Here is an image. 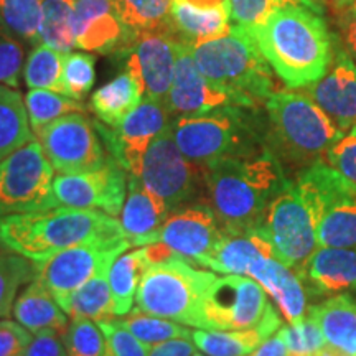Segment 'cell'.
Wrapping results in <instances>:
<instances>
[{
    "label": "cell",
    "mask_w": 356,
    "mask_h": 356,
    "mask_svg": "<svg viewBox=\"0 0 356 356\" xmlns=\"http://www.w3.org/2000/svg\"><path fill=\"white\" fill-rule=\"evenodd\" d=\"M129 248L131 243L127 238L78 244L48 259L33 262L35 277L51 292L58 302L96 275L108 274L118 256Z\"/></svg>",
    "instance_id": "13"
},
{
    "label": "cell",
    "mask_w": 356,
    "mask_h": 356,
    "mask_svg": "<svg viewBox=\"0 0 356 356\" xmlns=\"http://www.w3.org/2000/svg\"><path fill=\"white\" fill-rule=\"evenodd\" d=\"M147 269V262L142 256V249L124 251L111 266L108 279L113 293L114 310L118 317H124L132 310L137 289Z\"/></svg>",
    "instance_id": "32"
},
{
    "label": "cell",
    "mask_w": 356,
    "mask_h": 356,
    "mask_svg": "<svg viewBox=\"0 0 356 356\" xmlns=\"http://www.w3.org/2000/svg\"><path fill=\"white\" fill-rule=\"evenodd\" d=\"M200 315L204 330L280 328V317L267 292L248 275H216L203 293Z\"/></svg>",
    "instance_id": "9"
},
{
    "label": "cell",
    "mask_w": 356,
    "mask_h": 356,
    "mask_svg": "<svg viewBox=\"0 0 356 356\" xmlns=\"http://www.w3.org/2000/svg\"><path fill=\"white\" fill-rule=\"evenodd\" d=\"M341 32H343V42L348 48L350 56L356 61V7H351L345 13L343 22H341Z\"/></svg>",
    "instance_id": "53"
},
{
    "label": "cell",
    "mask_w": 356,
    "mask_h": 356,
    "mask_svg": "<svg viewBox=\"0 0 356 356\" xmlns=\"http://www.w3.org/2000/svg\"><path fill=\"white\" fill-rule=\"evenodd\" d=\"M25 108L33 134L66 114L86 111L81 101L50 89H30L25 95Z\"/></svg>",
    "instance_id": "36"
},
{
    "label": "cell",
    "mask_w": 356,
    "mask_h": 356,
    "mask_svg": "<svg viewBox=\"0 0 356 356\" xmlns=\"http://www.w3.org/2000/svg\"><path fill=\"white\" fill-rule=\"evenodd\" d=\"M24 79L29 89H50L63 95V53L38 43L26 58Z\"/></svg>",
    "instance_id": "35"
},
{
    "label": "cell",
    "mask_w": 356,
    "mask_h": 356,
    "mask_svg": "<svg viewBox=\"0 0 356 356\" xmlns=\"http://www.w3.org/2000/svg\"><path fill=\"white\" fill-rule=\"evenodd\" d=\"M204 78L233 96L238 106L259 109L277 91L273 68L246 29L231 25L221 37L191 47Z\"/></svg>",
    "instance_id": "6"
},
{
    "label": "cell",
    "mask_w": 356,
    "mask_h": 356,
    "mask_svg": "<svg viewBox=\"0 0 356 356\" xmlns=\"http://www.w3.org/2000/svg\"><path fill=\"white\" fill-rule=\"evenodd\" d=\"M0 24L20 42L37 47L42 29V0H0Z\"/></svg>",
    "instance_id": "38"
},
{
    "label": "cell",
    "mask_w": 356,
    "mask_h": 356,
    "mask_svg": "<svg viewBox=\"0 0 356 356\" xmlns=\"http://www.w3.org/2000/svg\"><path fill=\"white\" fill-rule=\"evenodd\" d=\"M124 24L137 35L172 26L173 0H111Z\"/></svg>",
    "instance_id": "33"
},
{
    "label": "cell",
    "mask_w": 356,
    "mask_h": 356,
    "mask_svg": "<svg viewBox=\"0 0 356 356\" xmlns=\"http://www.w3.org/2000/svg\"><path fill=\"white\" fill-rule=\"evenodd\" d=\"M262 55L291 89L322 79L333 60V42L322 13L305 6L280 7L248 30Z\"/></svg>",
    "instance_id": "2"
},
{
    "label": "cell",
    "mask_w": 356,
    "mask_h": 356,
    "mask_svg": "<svg viewBox=\"0 0 356 356\" xmlns=\"http://www.w3.org/2000/svg\"><path fill=\"white\" fill-rule=\"evenodd\" d=\"M305 92L343 132L356 124V63L340 47L325 76L305 86Z\"/></svg>",
    "instance_id": "20"
},
{
    "label": "cell",
    "mask_w": 356,
    "mask_h": 356,
    "mask_svg": "<svg viewBox=\"0 0 356 356\" xmlns=\"http://www.w3.org/2000/svg\"><path fill=\"white\" fill-rule=\"evenodd\" d=\"M108 274L96 275L68 297L58 300L65 314L71 318H89L95 322H113L118 318Z\"/></svg>",
    "instance_id": "29"
},
{
    "label": "cell",
    "mask_w": 356,
    "mask_h": 356,
    "mask_svg": "<svg viewBox=\"0 0 356 356\" xmlns=\"http://www.w3.org/2000/svg\"><path fill=\"white\" fill-rule=\"evenodd\" d=\"M191 356H208V355H202V353H197V351H195V353Z\"/></svg>",
    "instance_id": "60"
},
{
    "label": "cell",
    "mask_w": 356,
    "mask_h": 356,
    "mask_svg": "<svg viewBox=\"0 0 356 356\" xmlns=\"http://www.w3.org/2000/svg\"><path fill=\"white\" fill-rule=\"evenodd\" d=\"M19 356H68V351L61 333L44 330L33 333L32 341Z\"/></svg>",
    "instance_id": "49"
},
{
    "label": "cell",
    "mask_w": 356,
    "mask_h": 356,
    "mask_svg": "<svg viewBox=\"0 0 356 356\" xmlns=\"http://www.w3.org/2000/svg\"><path fill=\"white\" fill-rule=\"evenodd\" d=\"M216 274L200 269L181 256L149 266L136 296V309L144 314L202 328L203 293Z\"/></svg>",
    "instance_id": "7"
},
{
    "label": "cell",
    "mask_w": 356,
    "mask_h": 356,
    "mask_svg": "<svg viewBox=\"0 0 356 356\" xmlns=\"http://www.w3.org/2000/svg\"><path fill=\"white\" fill-rule=\"evenodd\" d=\"M29 261L12 251L0 254V318L8 317L19 289L35 279V264Z\"/></svg>",
    "instance_id": "39"
},
{
    "label": "cell",
    "mask_w": 356,
    "mask_h": 356,
    "mask_svg": "<svg viewBox=\"0 0 356 356\" xmlns=\"http://www.w3.org/2000/svg\"><path fill=\"white\" fill-rule=\"evenodd\" d=\"M12 314L22 327L32 333L51 330L63 335L70 325L68 315L37 277L17 297Z\"/></svg>",
    "instance_id": "24"
},
{
    "label": "cell",
    "mask_w": 356,
    "mask_h": 356,
    "mask_svg": "<svg viewBox=\"0 0 356 356\" xmlns=\"http://www.w3.org/2000/svg\"><path fill=\"white\" fill-rule=\"evenodd\" d=\"M325 162L356 185V124L328 149Z\"/></svg>",
    "instance_id": "47"
},
{
    "label": "cell",
    "mask_w": 356,
    "mask_h": 356,
    "mask_svg": "<svg viewBox=\"0 0 356 356\" xmlns=\"http://www.w3.org/2000/svg\"><path fill=\"white\" fill-rule=\"evenodd\" d=\"M323 210L293 180L270 202L256 231L273 246L274 256L299 269L318 248V225Z\"/></svg>",
    "instance_id": "8"
},
{
    "label": "cell",
    "mask_w": 356,
    "mask_h": 356,
    "mask_svg": "<svg viewBox=\"0 0 356 356\" xmlns=\"http://www.w3.org/2000/svg\"><path fill=\"white\" fill-rule=\"evenodd\" d=\"M96 81V56L91 53H63V95L81 101Z\"/></svg>",
    "instance_id": "42"
},
{
    "label": "cell",
    "mask_w": 356,
    "mask_h": 356,
    "mask_svg": "<svg viewBox=\"0 0 356 356\" xmlns=\"http://www.w3.org/2000/svg\"><path fill=\"white\" fill-rule=\"evenodd\" d=\"M53 172L37 137L0 160V216L55 208Z\"/></svg>",
    "instance_id": "10"
},
{
    "label": "cell",
    "mask_w": 356,
    "mask_h": 356,
    "mask_svg": "<svg viewBox=\"0 0 356 356\" xmlns=\"http://www.w3.org/2000/svg\"><path fill=\"white\" fill-rule=\"evenodd\" d=\"M277 330L269 327L248 330H193V341L208 356H244L254 351L266 338Z\"/></svg>",
    "instance_id": "30"
},
{
    "label": "cell",
    "mask_w": 356,
    "mask_h": 356,
    "mask_svg": "<svg viewBox=\"0 0 356 356\" xmlns=\"http://www.w3.org/2000/svg\"><path fill=\"white\" fill-rule=\"evenodd\" d=\"M289 178L269 149L204 168V197L225 233L256 231Z\"/></svg>",
    "instance_id": "1"
},
{
    "label": "cell",
    "mask_w": 356,
    "mask_h": 356,
    "mask_svg": "<svg viewBox=\"0 0 356 356\" xmlns=\"http://www.w3.org/2000/svg\"><path fill=\"white\" fill-rule=\"evenodd\" d=\"M139 180L170 211L190 204L204 193V168L186 159L178 149L170 127L147 149Z\"/></svg>",
    "instance_id": "11"
},
{
    "label": "cell",
    "mask_w": 356,
    "mask_h": 356,
    "mask_svg": "<svg viewBox=\"0 0 356 356\" xmlns=\"http://www.w3.org/2000/svg\"><path fill=\"white\" fill-rule=\"evenodd\" d=\"M127 170L109 154L99 170L60 173L53 180L56 207L101 210L118 218L127 197Z\"/></svg>",
    "instance_id": "14"
},
{
    "label": "cell",
    "mask_w": 356,
    "mask_h": 356,
    "mask_svg": "<svg viewBox=\"0 0 356 356\" xmlns=\"http://www.w3.org/2000/svg\"><path fill=\"white\" fill-rule=\"evenodd\" d=\"M335 2L338 3V6H341V7H343V6H348V2H350V0H335Z\"/></svg>",
    "instance_id": "56"
},
{
    "label": "cell",
    "mask_w": 356,
    "mask_h": 356,
    "mask_svg": "<svg viewBox=\"0 0 356 356\" xmlns=\"http://www.w3.org/2000/svg\"><path fill=\"white\" fill-rule=\"evenodd\" d=\"M309 315L318 323L327 345L356 356V300L335 296L309 307Z\"/></svg>",
    "instance_id": "25"
},
{
    "label": "cell",
    "mask_w": 356,
    "mask_h": 356,
    "mask_svg": "<svg viewBox=\"0 0 356 356\" xmlns=\"http://www.w3.org/2000/svg\"><path fill=\"white\" fill-rule=\"evenodd\" d=\"M231 25L229 3L213 8H198L181 2H173L172 6L173 32L181 43L191 47L226 35Z\"/></svg>",
    "instance_id": "26"
},
{
    "label": "cell",
    "mask_w": 356,
    "mask_h": 356,
    "mask_svg": "<svg viewBox=\"0 0 356 356\" xmlns=\"http://www.w3.org/2000/svg\"><path fill=\"white\" fill-rule=\"evenodd\" d=\"M236 104L233 96L204 78L191 55V44L180 43L175 74L165 99V108L173 118L200 115L225 106Z\"/></svg>",
    "instance_id": "19"
},
{
    "label": "cell",
    "mask_w": 356,
    "mask_h": 356,
    "mask_svg": "<svg viewBox=\"0 0 356 356\" xmlns=\"http://www.w3.org/2000/svg\"><path fill=\"white\" fill-rule=\"evenodd\" d=\"M173 2H181L188 3V6L198 7V8H213V7H221L228 6V0H173Z\"/></svg>",
    "instance_id": "54"
},
{
    "label": "cell",
    "mask_w": 356,
    "mask_h": 356,
    "mask_svg": "<svg viewBox=\"0 0 356 356\" xmlns=\"http://www.w3.org/2000/svg\"><path fill=\"white\" fill-rule=\"evenodd\" d=\"M180 43L170 26L167 30L139 33L132 47L119 55L126 61V71L140 83L145 99L165 104L175 74Z\"/></svg>",
    "instance_id": "16"
},
{
    "label": "cell",
    "mask_w": 356,
    "mask_h": 356,
    "mask_svg": "<svg viewBox=\"0 0 356 356\" xmlns=\"http://www.w3.org/2000/svg\"><path fill=\"white\" fill-rule=\"evenodd\" d=\"M279 333L286 343L287 356H315L327 346L318 323L310 317L309 312L299 322L280 327Z\"/></svg>",
    "instance_id": "43"
},
{
    "label": "cell",
    "mask_w": 356,
    "mask_h": 356,
    "mask_svg": "<svg viewBox=\"0 0 356 356\" xmlns=\"http://www.w3.org/2000/svg\"><path fill=\"white\" fill-rule=\"evenodd\" d=\"M7 251H8V249L6 248V244L0 241V254H3V252H7Z\"/></svg>",
    "instance_id": "57"
},
{
    "label": "cell",
    "mask_w": 356,
    "mask_h": 356,
    "mask_svg": "<svg viewBox=\"0 0 356 356\" xmlns=\"http://www.w3.org/2000/svg\"><path fill=\"white\" fill-rule=\"evenodd\" d=\"M266 147L280 163L307 167L325 162L343 131L307 92L275 91L266 101Z\"/></svg>",
    "instance_id": "5"
},
{
    "label": "cell",
    "mask_w": 356,
    "mask_h": 356,
    "mask_svg": "<svg viewBox=\"0 0 356 356\" xmlns=\"http://www.w3.org/2000/svg\"><path fill=\"white\" fill-rule=\"evenodd\" d=\"M144 101V89L129 71H122L96 92H92V113L99 122L108 127H118L140 102Z\"/></svg>",
    "instance_id": "27"
},
{
    "label": "cell",
    "mask_w": 356,
    "mask_h": 356,
    "mask_svg": "<svg viewBox=\"0 0 356 356\" xmlns=\"http://www.w3.org/2000/svg\"><path fill=\"white\" fill-rule=\"evenodd\" d=\"M314 2H317L318 6H322V7H323V0H314Z\"/></svg>",
    "instance_id": "59"
},
{
    "label": "cell",
    "mask_w": 356,
    "mask_h": 356,
    "mask_svg": "<svg viewBox=\"0 0 356 356\" xmlns=\"http://www.w3.org/2000/svg\"><path fill=\"white\" fill-rule=\"evenodd\" d=\"M63 341L68 356H104V333L97 322L89 318H71Z\"/></svg>",
    "instance_id": "44"
},
{
    "label": "cell",
    "mask_w": 356,
    "mask_h": 356,
    "mask_svg": "<svg viewBox=\"0 0 356 356\" xmlns=\"http://www.w3.org/2000/svg\"><path fill=\"white\" fill-rule=\"evenodd\" d=\"M170 131L185 157L203 168L267 149V119L257 108L246 106L229 104L207 114L173 118Z\"/></svg>",
    "instance_id": "4"
},
{
    "label": "cell",
    "mask_w": 356,
    "mask_h": 356,
    "mask_svg": "<svg viewBox=\"0 0 356 356\" xmlns=\"http://www.w3.org/2000/svg\"><path fill=\"white\" fill-rule=\"evenodd\" d=\"M73 37L76 48L101 55H122L137 33L124 24L111 0H74Z\"/></svg>",
    "instance_id": "18"
},
{
    "label": "cell",
    "mask_w": 356,
    "mask_h": 356,
    "mask_svg": "<svg viewBox=\"0 0 356 356\" xmlns=\"http://www.w3.org/2000/svg\"><path fill=\"white\" fill-rule=\"evenodd\" d=\"M33 139L25 99L15 88L0 84V160Z\"/></svg>",
    "instance_id": "31"
},
{
    "label": "cell",
    "mask_w": 356,
    "mask_h": 356,
    "mask_svg": "<svg viewBox=\"0 0 356 356\" xmlns=\"http://www.w3.org/2000/svg\"><path fill=\"white\" fill-rule=\"evenodd\" d=\"M315 356H350V355H346V353H343V351H340V350L333 348V346H330V345H327V346H323V348L320 350Z\"/></svg>",
    "instance_id": "55"
},
{
    "label": "cell",
    "mask_w": 356,
    "mask_h": 356,
    "mask_svg": "<svg viewBox=\"0 0 356 356\" xmlns=\"http://www.w3.org/2000/svg\"><path fill=\"white\" fill-rule=\"evenodd\" d=\"M24 47L0 24V84L19 88L20 73L24 71Z\"/></svg>",
    "instance_id": "45"
},
{
    "label": "cell",
    "mask_w": 356,
    "mask_h": 356,
    "mask_svg": "<svg viewBox=\"0 0 356 356\" xmlns=\"http://www.w3.org/2000/svg\"><path fill=\"white\" fill-rule=\"evenodd\" d=\"M172 124L163 102L145 99L118 127L96 122L106 149L134 177L140 175L142 160L149 145Z\"/></svg>",
    "instance_id": "15"
},
{
    "label": "cell",
    "mask_w": 356,
    "mask_h": 356,
    "mask_svg": "<svg viewBox=\"0 0 356 356\" xmlns=\"http://www.w3.org/2000/svg\"><path fill=\"white\" fill-rule=\"evenodd\" d=\"M244 356H287V348L277 330L274 335L266 338L254 351H251V353Z\"/></svg>",
    "instance_id": "52"
},
{
    "label": "cell",
    "mask_w": 356,
    "mask_h": 356,
    "mask_svg": "<svg viewBox=\"0 0 356 356\" xmlns=\"http://www.w3.org/2000/svg\"><path fill=\"white\" fill-rule=\"evenodd\" d=\"M114 322L150 346L173 340V338H193V330L184 327V323L144 314L137 309H132L127 315L115 318Z\"/></svg>",
    "instance_id": "37"
},
{
    "label": "cell",
    "mask_w": 356,
    "mask_h": 356,
    "mask_svg": "<svg viewBox=\"0 0 356 356\" xmlns=\"http://www.w3.org/2000/svg\"><path fill=\"white\" fill-rule=\"evenodd\" d=\"M104 333V356H149L150 345L140 341L131 332L114 322H97Z\"/></svg>",
    "instance_id": "46"
},
{
    "label": "cell",
    "mask_w": 356,
    "mask_h": 356,
    "mask_svg": "<svg viewBox=\"0 0 356 356\" xmlns=\"http://www.w3.org/2000/svg\"><path fill=\"white\" fill-rule=\"evenodd\" d=\"M296 273L307 296H335L356 289V249L318 246Z\"/></svg>",
    "instance_id": "21"
},
{
    "label": "cell",
    "mask_w": 356,
    "mask_h": 356,
    "mask_svg": "<svg viewBox=\"0 0 356 356\" xmlns=\"http://www.w3.org/2000/svg\"><path fill=\"white\" fill-rule=\"evenodd\" d=\"M267 254H274L273 246L259 231L225 233L207 267L220 274L246 275L249 266Z\"/></svg>",
    "instance_id": "28"
},
{
    "label": "cell",
    "mask_w": 356,
    "mask_h": 356,
    "mask_svg": "<svg viewBox=\"0 0 356 356\" xmlns=\"http://www.w3.org/2000/svg\"><path fill=\"white\" fill-rule=\"evenodd\" d=\"M96 121L84 113H71L35 132L58 173L95 172L108 162L109 152Z\"/></svg>",
    "instance_id": "12"
},
{
    "label": "cell",
    "mask_w": 356,
    "mask_h": 356,
    "mask_svg": "<svg viewBox=\"0 0 356 356\" xmlns=\"http://www.w3.org/2000/svg\"><path fill=\"white\" fill-rule=\"evenodd\" d=\"M318 246L356 249V202L338 204L318 225Z\"/></svg>",
    "instance_id": "40"
},
{
    "label": "cell",
    "mask_w": 356,
    "mask_h": 356,
    "mask_svg": "<svg viewBox=\"0 0 356 356\" xmlns=\"http://www.w3.org/2000/svg\"><path fill=\"white\" fill-rule=\"evenodd\" d=\"M197 351L193 338H173L150 346L149 356H191Z\"/></svg>",
    "instance_id": "50"
},
{
    "label": "cell",
    "mask_w": 356,
    "mask_h": 356,
    "mask_svg": "<svg viewBox=\"0 0 356 356\" xmlns=\"http://www.w3.org/2000/svg\"><path fill=\"white\" fill-rule=\"evenodd\" d=\"M170 213L162 200L142 185L139 177H129L127 197L119 221L131 246L140 248L159 241L160 228Z\"/></svg>",
    "instance_id": "23"
},
{
    "label": "cell",
    "mask_w": 356,
    "mask_h": 356,
    "mask_svg": "<svg viewBox=\"0 0 356 356\" xmlns=\"http://www.w3.org/2000/svg\"><path fill=\"white\" fill-rule=\"evenodd\" d=\"M348 6H350V7H356V0H350Z\"/></svg>",
    "instance_id": "58"
},
{
    "label": "cell",
    "mask_w": 356,
    "mask_h": 356,
    "mask_svg": "<svg viewBox=\"0 0 356 356\" xmlns=\"http://www.w3.org/2000/svg\"><path fill=\"white\" fill-rule=\"evenodd\" d=\"M32 332L19 322L0 320V356H19L32 341Z\"/></svg>",
    "instance_id": "48"
},
{
    "label": "cell",
    "mask_w": 356,
    "mask_h": 356,
    "mask_svg": "<svg viewBox=\"0 0 356 356\" xmlns=\"http://www.w3.org/2000/svg\"><path fill=\"white\" fill-rule=\"evenodd\" d=\"M140 249L142 256H144V259L147 262V267L160 264V262H165L168 259H172V257L178 256L177 252H173L172 249L162 241H155L152 244H147V246H140Z\"/></svg>",
    "instance_id": "51"
},
{
    "label": "cell",
    "mask_w": 356,
    "mask_h": 356,
    "mask_svg": "<svg viewBox=\"0 0 356 356\" xmlns=\"http://www.w3.org/2000/svg\"><path fill=\"white\" fill-rule=\"evenodd\" d=\"M225 231L210 204L193 203L173 210L160 228L159 241L193 264L207 267Z\"/></svg>",
    "instance_id": "17"
},
{
    "label": "cell",
    "mask_w": 356,
    "mask_h": 356,
    "mask_svg": "<svg viewBox=\"0 0 356 356\" xmlns=\"http://www.w3.org/2000/svg\"><path fill=\"white\" fill-rule=\"evenodd\" d=\"M119 238H126L121 221L101 210L55 207L0 216V241L33 262L78 244Z\"/></svg>",
    "instance_id": "3"
},
{
    "label": "cell",
    "mask_w": 356,
    "mask_h": 356,
    "mask_svg": "<svg viewBox=\"0 0 356 356\" xmlns=\"http://www.w3.org/2000/svg\"><path fill=\"white\" fill-rule=\"evenodd\" d=\"M248 277L254 279L279 307L289 323L299 322L309 312V296L297 273L274 254L261 256L249 266Z\"/></svg>",
    "instance_id": "22"
},
{
    "label": "cell",
    "mask_w": 356,
    "mask_h": 356,
    "mask_svg": "<svg viewBox=\"0 0 356 356\" xmlns=\"http://www.w3.org/2000/svg\"><path fill=\"white\" fill-rule=\"evenodd\" d=\"M228 2L233 24L246 30L264 24L267 17L280 7L305 6L312 10L323 13V7L314 0H228Z\"/></svg>",
    "instance_id": "41"
},
{
    "label": "cell",
    "mask_w": 356,
    "mask_h": 356,
    "mask_svg": "<svg viewBox=\"0 0 356 356\" xmlns=\"http://www.w3.org/2000/svg\"><path fill=\"white\" fill-rule=\"evenodd\" d=\"M74 0H42V29L40 43L61 53L76 48L73 37Z\"/></svg>",
    "instance_id": "34"
}]
</instances>
